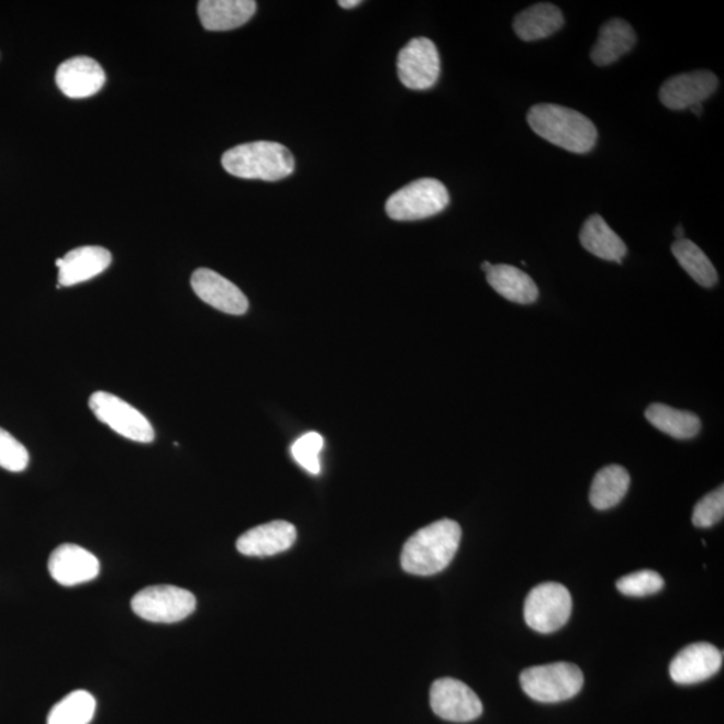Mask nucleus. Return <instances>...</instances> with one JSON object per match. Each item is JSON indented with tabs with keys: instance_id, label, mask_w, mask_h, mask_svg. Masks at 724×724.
Here are the masks:
<instances>
[{
	"instance_id": "nucleus-1",
	"label": "nucleus",
	"mask_w": 724,
	"mask_h": 724,
	"mask_svg": "<svg viewBox=\"0 0 724 724\" xmlns=\"http://www.w3.org/2000/svg\"><path fill=\"white\" fill-rule=\"evenodd\" d=\"M461 528L458 522L442 520L420 528L401 552V568L413 576H434L447 568L458 553Z\"/></svg>"
},
{
	"instance_id": "nucleus-2",
	"label": "nucleus",
	"mask_w": 724,
	"mask_h": 724,
	"mask_svg": "<svg viewBox=\"0 0 724 724\" xmlns=\"http://www.w3.org/2000/svg\"><path fill=\"white\" fill-rule=\"evenodd\" d=\"M527 123L539 137L573 154H588L598 143V130L587 115L555 103L533 107Z\"/></svg>"
},
{
	"instance_id": "nucleus-3",
	"label": "nucleus",
	"mask_w": 724,
	"mask_h": 724,
	"mask_svg": "<svg viewBox=\"0 0 724 724\" xmlns=\"http://www.w3.org/2000/svg\"><path fill=\"white\" fill-rule=\"evenodd\" d=\"M222 166L235 178L278 181L294 172L296 161L282 144L255 142L227 151L222 156Z\"/></svg>"
},
{
	"instance_id": "nucleus-4",
	"label": "nucleus",
	"mask_w": 724,
	"mask_h": 724,
	"mask_svg": "<svg viewBox=\"0 0 724 724\" xmlns=\"http://www.w3.org/2000/svg\"><path fill=\"white\" fill-rule=\"evenodd\" d=\"M520 680L526 695L541 703L569 701L583 686L581 669L565 661L527 668Z\"/></svg>"
},
{
	"instance_id": "nucleus-5",
	"label": "nucleus",
	"mask_w": 724,
	"mask_h": 724,
	"mask_svg": "<svg viewBox=\"0 0 724 724\" xmlns=\"http://www.w3.org/2000/svg\"><path fill=\"white\" fill-rule=\"evenodd\" d=\"M449 204L446 186L436 179H419L412 181L388 199L387 214L393 221H422L441 214Z\"/></svg>"
},
{
	"instance_id": "nucleus-6",
	"label": "nucleus",
	"mask_w": 724,
	"mask_h": 724,
	"mask_svg": "<svg viewBox=\"0 0 724 724\" xmlns=\"http://www.w3.org/2000/svg\"><path fill=\"white\" fill-rule=\"evenodd\" d=\"M569 589L558 582H545L535 587L525 601V622L539 634H553L569 622L571 614Z\"/></svg>"
},
{
	"instance_id": "nucleus-7",
	"label": "nucleus",
	"mask_w": 724,
	"mask_h": 724,
	"mask_svg": "<svg viewBox=\"0 0 724 724\" xmlns=\"http://www.w3.org/2000/svg\"><path fill=\"white\" fill-rule=\"evenodd\" d=\"M132 610L151 623L174 624L191 616L197 599L187 589L156 586L140 590L132 599Z\"/></svg>"
},
{
	"instance_id": "nucleus-8",
	"label": "nucleus",
	"mask_w": 724,
	"mask_h": 724,
	"mask_svg": "<svg viewBox=\"0 0 724 724\" xmlns=\"http://www.w3.org/2000/svg\"><path fill=\"white\" fill-rule=\"evenodd\" d=\"M89 406L101 423L125 439L145 444L155 441V430L149 420L123 399L99 391L91 394Z\"/></svg>"
},
{
	"instance_id": "nucleus-9",
	"label": "nucleus",
	"mask_w": 724,
	"mask_h": 724,
	"mask_svg": "<svg viewBox=\"0 0 724 724\" xmlns=\"http://www.w3.org/2000/svg\"><path fill=\"white\" fill-rule=\"evenodd\" d=\"M398 73L401 83L408 89L427 90L435 87L441 76V57L434 42L423 36L408 42L399 53Z\"/></svg>"
},
{
	"instance_id": "nucleus-10",
	"label": "nucleus",
	"mask_w": 724,
	"mask_h": 724,
	"mask_svg": "<svg viewBox=\"0 0 724 724\" xmlns=\"http://www.w3.org/2000/svg\"><path fill=\"white\" fill-rule=\"evenodd\" d=\"M431 708L444 721L466 723L483 713L479 697L464 681L443 678L434 681L430 692Z\"/></svg>"
},
{
	"instance_id": "nucleus-11",
	"label": "nucleus",
	"mask_w": 724,
	"mask_h": 724,
	"mask_svg": "<svg viewBox=\"0 0 724 724\" xmlns=\"http://www.w3.org/2000/svg\"><path fill=\"white\" fill-rule=\"evenodd\" d=\"M723 654L710 643H692L673 657L669 675L675 683L691 686L713 678L721 671Z\"/></svg>"
},
{
	"instance_id": "nucleus-12",
	"label": "nucleus",
	"mask_w": 724,
	"mask_h": 724,
	"mask_svg": "<svg viewBox=\"0 0 724 724\" xmlns=\"http://www.w3.org/2000/svg\"><path fill=\"white\" fill-rule=\"evenodd\" d=\"M720 87L714 73L698 70L669 78L660 89L662 105L672 111H683L697 103H702L713 96Z\"/></svg>"
},
{
	"instance_id": "nucleus-13",
	"label": "nucleus",
	"mask_w": 724,
	"mask_h": 724,
	"mask_svg": "<svg viewBox=\"0 0 724 724\" xmlns=\"http://www.w3.org/2000/svg\"><path fill=\"white\" fill-rule=\"evenodd\" d=\"M191 286L200 300L221 312L243 315L248 310V300L238 286L214 270L199 269L192 274Z\"/></svg>"
},
{
	"instance_id": "nucleus-14",
	"label": "nucleus",
	"mask_w": 724,
	"mask_h": 724,
	"mask_svg": "<svg viewBox=\"0 0 724 724\" xmlns=\"http://www.w3.org/2000/svg\"><path fill=\"white\" fill-rule=\"evenodd\" d=\"M48 571L63 587H76L100 575V561L83 547L64 544L52 553Z\"/></svg>"
},
{
	"instance_id": "nucleus-15",
	"label": "nucleus",
	"mask_w": 724,
	"mask_h": 724,
	"mask_svg": "<svg viewBox=\"0 0 724 724\" xmlns=\"http://www.w3.org/2000/svg\"><path fill=\"white\" fill-rule=\"evenodd\" d=\"M297 539V528L286 521L264 523L242 534L236 549L247 557H270L289 550Z\"/></svg>"
},
{
	"instance_id": "nucleus-16",
	"label": "nucleus",
	"mask_w": 724,
	"mask_h": 724,
	"mask_svg": "<svg viewBox=\"0 0 724 724\" xmlns=\"http://www.w3.org/2000/svg\"><path fill=\"white\" fill-rule=\"evenodd\" d=\"M105 71L93 58L75 57L59 65L58 88L69 99L80 100L99 93L105 85Z\"/></svg>"
},
{
	"instance_id": "nucleus-17",
	"label": "nucleus",
	"mask_w": 724,
	"mask_h": 724,
	"mask_svg": "<svg viewBox=\"0 0 724 724\" xmlns=\"http://www.w3.org/2000/svg\"><path fill=\"white\" fill-rule=\"evenodd\" d=\"M58 289L60 286H75L100 276L112 264V254L100 246H83L71 249L64 258L57 259Z\"/></svg>"
},
{
	"instance_id": "nucleus-18",
	"label": "nucleus",
	"mask_w": 724,
	"mask_h": 724,
	"mask_svg": "<svg viewBox=\"0 0 724 724\" xmlns=\"http://www.w3.org/2000/svg\"><path fill=\"white\" fill-rule=\"evenodd\" d=\"M257 11L254 0H202L198 4L200 22L209 32H229L243 26Z\"/></svg>"
},
{
	"instance_id": "nucleus-19",
	"label": "nucleus",
	"mask_w": 724,
	"mask_h": 724,
	"mask_svg": "<svg viewBox=\"0 0 724 724\" xmlns=\"http://www.w3.org/2000/svg\"><path fill=\"white\" fill-rule=\"evenodd\" d=\"M636 44V33L628 22L614 18L600 29L590 58L598 66H608L616 63L630 53Z\"/></svg>"
},
{
	"instance_id": "nucleus-20",
	"label": "nucleus",
	"mask_w": 724,
	"mask_h": 724,
	"mask_svg": "<svg viewBox=\"0 0 724 724\" xmlns=\"http://www.w3.org/2000/svg\"><path fill=\"white\" fill-rule=\"evenodd\" d=\"M487 282L506 300L520 305H531L538 300L537 285L526 272L510 265H492Z\"/></svg>"
},
{
	"instance_id": "nucleus-21",
	"label": "nucleus",
	"mask_w": 724,
	"mask_h": 724,
	"mask_svg": "<svg viewBox=\"0 0 724 724\" xmlns=\"http://www.w3.org/2000/svg\"><path fill=\"white\" fill-rule=\"evenodd\" d=\"M513 26L522 41H539L557 33L564 26V15L555 4L537 3L520 12Z\"/></svg>"
},
{
	"instance_id": "nucleus-22",
	"label": "nucleus",
	"mask_w": 724,
	"mask_h": 724,
	"mask_svg": "<svg viewBox=\"0 0 724 724\" xmlns=\"http://www.w3.org/2000/svg\"><path fill=\"white\" fill-rule=\"evenodd\" d=\"M580 242L590 254L604 260L622 264L626 252L625 243L608 226L604 218L592 215L583 223Z\"/></svg>"
},
{
	"instance_id": "nucleus-23",
	"label": "nucleus",
	"mask_w": 724,
	"mask_h": 724,
	"mask_svg": "<svg viewBox=\"0 0 724 724\" xmlns=\"http://www.w3.org/2000/svg\"><path fill=\"white\" fill-rule=\"evenodd\" d=\"M631 477L624 467L612 465L595 474L590 486L589 501L598 510L617 506L630 490Z\"/></svg>"
},
{
	"instance_id": "nucleus-24",
	"label": "nucleus",
	"mask_w": 724,
	"mask_h": 724,
	"mask_svg": "<svg viewBox=\"0 0 724 724\" xmlns=\"http://www.w3.org/2000/svg\"><path fill=\"white\" fill-rule=\"evenodd\" d=\"M645 417L655 428L680 441L692 439L702 427L701 419L695 413L675 410L660 403L649 405Z\"/></svg>"
},
{
	"instance_id": "nucleus-25",
	"label": "nucleus",
	"mask_w": 724,
	"mask_h": 724,
	"mask_svg": "<svg viewBox=\"0 0 724 724\" xmlns=\"http://www.w3.org/2000/svg\"><path fill=\"white\" fill-rule=\"evenodd\" d=\"M673 257L697 283L703 288H713L717 282V272L701 247L689 240H680L672 245Z\"/></svg>"
},
{
	"instance_id": "nucleus-26",
	"label": "nucleus",
	"mask_w": 724,
	"mask_h": 724,
	"mask_svg": "<svg viewBox=\"0 0 724 724\" xmlns=\"http://www.w3.org/2000/svg\"><path fill=\"white\" fill-rule=\"evenodd\" d=\"M94 713V697L88 691L78 690L54 705L48 713L47 724H89Z\"/></svg>"
},
{
	"instance_id": "nucleus-27",
	"label": "nucleus",
	"mask_w": 724,
	"mask_h": 724,
	"mask_svg": "<svg viewBox=\"0 0 724 724\" xmlns=\"http://www.w3.org/2000/svg\"><path fill=\"white\" fill-rule=\"evenodd\" d=\"M616 587L620 593L630 598H647L665 588V578L655 570H641L620 578Z\"/></svg>"
},
{
	"instance_id": "nucleus-28",
	"label": "nucleus",
	"mask_w": 724,
	"mask_h": 724,
	"mask_svg": "<svg viewBox=\"0 0 724 724\" xmlns=\"http://www.w3.org/2000/svg\"><path fill=\"white\" fill-rule=\"evenodd\" d=\"M322 448H324V437L318 432H309L296 441L291 447V454L298 465L318 476L321 472L320 454Z\"/></svg>"
},
{
	"instance_id": "nucleus-29",
	"label": "nucleus",
	"mask_w": 724,
	"mask_h": 724,
	"mask_svg": "<svg viewBox=\"0 0 724 724\" xmlns=\"http://www.w3.org/2000/svg\"><path fill=\"white\" fill-rule=\"evenodd\" d=\"M30 461L27 448L10 432L0 428V467L11 472L26 470Z\"/></svg>"
},
{
	"instance_id": "nucleus-30",
	"label": "nucleus",
	"mask_w": 724,
	"mask_h": 724,
	"mask_svg": "<svg viewBox=\"0 0 724 724\" xmlns=\"http://www.w3.org/2000/svg\"><path fill=\"white\" fill-rule=\"evenodd\" d=\"M724 515V489L723 486L705 495L693 509V526L708 528L716 525Z\"/></svg>"
},
{
	"instance_id": "nucleus-31",
	"label": "nucleus",
	"mask_w": 724,
	"mask_h": 724,
	"mask_svg": "<svg viewBox=\"0 0 724 724\" xmlns=\"http://www.w3.org/2000/svg\"><path fill=\"white\" fill-rule=\"evenodd\" d=\"M338 4L343 9H353L356 5L361 4V0H339Z\"/></svg>"
},
{
	"instance_id": "nucleus-32",
	"label": "nucleus",
	"mask_w": 724,
	"mask_h": 724,
	"mask_svg": "<svg viewBox=\"0 0 724 724\" xmlns=\"http://www.w3.org/2000/svg\"><path fill=\"white\" fill-rule=\"evenodd\" d=\"M690 109L697 115H701L703 112V103H697V105H692Z\"/></svg>"
},
{
	"instance_id": "nucleus-33",
	"label": "nucleus",
	"mask_w": 724,
	"mask_h": 724,
	"mask_svg": "<svg viewBox=\"0 0 724 724\" xmlns=\"http://www.w3.org/2000/svg\"><path fill=\"white\" fill-rule=\"evenodd\" d=\"M675 236H677L678 241L684 240L683 238V227L679 226L677 231H675Z\"/></svg>"
},
{
	"instance_id": "nucleus-34",
	"label": "nucleus",
	"mask_w": 724,
	"mask_h": 724,
	"mask_svg": "<svg viewBox=\"0 0 724 724\" xmlns=\"http://www.w3.org/2000/svg\"><path fill=\"white\" fill-rule=\"evenodd\" d=\"M491 267H492V265L490 264V261H483V264H482V270H483L484 272H489L490 269H491Z\"/></svg>"
}]
</instances>
